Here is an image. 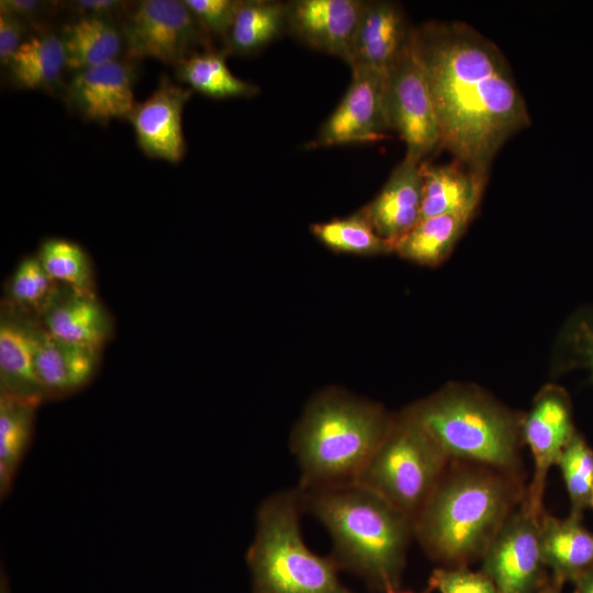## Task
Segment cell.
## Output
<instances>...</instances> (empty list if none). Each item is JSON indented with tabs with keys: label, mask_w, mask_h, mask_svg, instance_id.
<instances>
[{
	"label": "cell",
	"mask_w": 593,
	"mask_h": 593,
	"mask_svg": "<svg viewBox=\"0 0 593 593\" xmlns=\"http://www.w3.org/2000/svg\"><path fill=\"white\" fill-rule=\"evenodd\" d=\"M416 30L439 147L488 175L502 146L530 124L526 101L499 46L461 21Z\"/></svg>",
	"instance_id": "6da1fadb"
},
{
	"label": "cell",
	"mask_w": 593,
	"mask_h": 593,
	"mask_svg": "<svg viewBox=\"0 0 593 593\" xmlns=\"http://www.w3.org/2000/svg\"><path fill=\"white\" fill-rule=\"evenodd\" d=\"M296 492L300 506L328 530L339 568L356 572L376 589L398 588L414 534L412 518L357 481Z\"/></svg>",
	"instance_id": "7a4b0ae2"
},
{
	"label": "cell",
	"mask_w": 593,
	"mask_h": 593,
	"mask_svg": "<svg viewBox=\"0 0 593 593\" xmlns=\"http://www.w3.org/2000/svg\"><path fill=\"white\" fill-rule=\"evenodd\" d=\"M517 477L480 465L446 470L414 519L428 555L448 567L483 552L522 497Z\"/></svg>",
	"instance_id": "3957f363"
},
{
	"label": "cell",
	"mask_w": 593,
	"mask_h": 593,
	"mask_svg": "<svg viewBox=\"0 0 593 593\" xmlns=\"http://www.w3.org/2000/svg\"><path fill=\"white\" fill-rule=\"evenodd\" d=\"M392 419L380 406L339 391L320 394L292 437L301 468L300 488L357 481Z\"/></svg>",
	"instance_id": "277c9868"
},
{
	"label": "cell",
	"mask_w": 593,
	"mask_h": 593,
	"mask_svg": "<svg viewBox=\"0 0 593 593\" xmlns=\"http://www.w3.org/2000/svg\"><path fill=\"white\" fill-rule=\"evenodd\" d=\"M409 411L448 460L516 475L523 417L482 391L448 385Z\"/></svg>",
	"instance_id": "5b68a950"
},
{
	"label": "cell",
	"mask_w": 593,
	"mask_h": 593,
	"mask_svg": "<svg viewBox=\"0 0 593 593\" xmlns=\"http://www.w3.org/2000/svg\"><path fill=\"white\" fill-rule=\"evenodd\" d=\"M298 492L265 500L246 561L253 593H353L338 578L333 557H321L304 544L299 524Z\"/></svg>",
	"instance_id": "8992f818"
},
{
	"label": "cell",
	"mask_w": 593,
	"mask_h": 593,
	"mask_svg": "<svg viewBox=\"0 0 593 593\" xmlns=\"http://www.w3.org/2000/svg\"><path fill=\"white\" fill-rule=\"evenodd\" d=\"M448 458L409 410L391 426L357 482L414 519L444 473Z\"/></svg>",
	"instance_id": "52a82bcc"
},
{
	"label": "cell",
	"mask_w": 593,
	"mask_h": 593,
	"mask_svg": "<svg viewBox=\"0 0 593 593\" xmlns=\"http://www.w3.org/2000/svg\"><path fill=\"white\" fill-rule=\"evenodd\" d=\"M385 105L391 130L406 145L405 157L423 163L439 147V132L415 27L387 67Z\"/></svg>",
	"instance_id": "ba28073f"
},
{
	"label": "cell",
	"mask_w": 593,
	"mask_h": 593,
	"mask_svg": "<svg viewBox=\"0 0 593 593\" xmlns=\"http://www.w3.org/2000/svg\"><path fill=\"white\" fill-rule=\"evenodd\" d=\"M130 59L150 58L179 66L197 54L211 49L210 36L202 30L184 1L143 0L133 4L122 27Z\"/></svg>",
	"instance_id": "9c48e42d"
},
{
	"label": "cell",
	"mask_w": 593,
	"mask_h": 593,
	"mask_svg": "<svg viewBox=\"0 0 593 593\" xmlns=\"http://www.w3.org/2000/svg\"><path fill=\"white\" fill-rule=\"evenodd\" d=\"M539 519L523 499L483 552L482 571L497 593H534L547 580Z\"/></svg>",
	"instance_id": "30bf717a"
},
{
	"label": "cell",
	"mask_w": 593,
	"mask_h": 593,
	"mask_svg": "<svg viewBox=\"0 0 593 593\" xmlns=\"http://www.w3.org/2000/svg\"><path fill=\"white\" fill-rule=\"evenodd\" d=\"M351 82L309 147H332L383 139L391 130L385 105L387 70L351 69Z\"/></svg>",
	"instance_id": "8fae6325"
},
{
	"label": "cell",
	"mask_w": 593,
	"mask_h": 593,
	"mask_svg": "<svg viewBox=\"0 0 593 593\" xmlns=\"http://www.w3.org/2000/svg\"><path fill=\"white\" fill-rule=\"evenodd\" d=\"M577 433L571 401L559 387L545 388L523 417L522 436L534 460V473L524 496L528 508L538 517L544 513L542 500L548 472Z\"/></svg>",
	"instance_id": "7c38bea8"
},
{
	"label": "cell",
	"mask_w": 593,
	"mask_h": 593,
	"mask_svg": "<svg viewBox=\"0 0 593 593\" xmlns=\"http://www.w3.org/2000/svg\"><path fill=\"white\" fill-rule=\"evenodd\" d=\"M192 90L163 75L155 90L137 102L130 121L142 152L152 158L180 163L186 154L182 113Z\"/></svg>",
	"instance_id": "4fadbf2b"
},
{
	"label": "cell",
	"mask_w": 593,
	"mask_h": 593,
	"mask_svg": "<svg viewBox=\"0 0 593 593\" xmlns=\"http://www.w3.org/2000/svg\"><path fill=\"white\" fill-rule=\"evenodd\" d=\"M134 82L133 64L116 59L76 71L66 87V101L85 121L107 125L128 120L137 103Z\"/></svg>",
	"instance_id": "5bb4252c"
},
{
	"label": "cell",
	"mask_w": 593,
	"mask_h": 593,
	"mask_svg": "<svg viewBox=\"0 0 593 593\" xmlns=\"http://www.w3.org/2000/svg\"><path fill=\"white\" fill-rule=\"evenodd\" d=\"M365 2L360 0L287 2V30L307 46L349 64Z\"/></svg>",
	"instance_id": "9a60e30c"
},
{
	"label": "cell",
	"mask_w": 593,
	"mask_h": 593,
	"mask_svg": "<svg viewBox=\"0 0 593 593\" xmlns=\"http://www.w3.org/2000/svg\"><path fill=\"white\" fill-rule=\"evenodd\" d=\"M32 340L34 368L47 398L75 393L97 373L101 348L56 338L38 316L33 323Z\"/></svg>",
	"instance_id": "2e32d148"
},
{
	"label": "cell",
	"mask_w": 593,
	"mask_h": 593,
	"mask_svg": "<svg viewBox=\"0 0 593 593\" xmlns=\"http://www.w3.org/2000/svg\"><path fill=\"white\" fill-rule=\"evenodd\" d=\"M37 315L5 301L0 316V394L40 405L47 394L33 360V323Z\"/></svg>",
	"instance_id": "e0dca14e"
},
{
	"label": "cell",
	"mask_w": 593,
	"mask_h": 593,
	"mask_svg": "<svg viewBox=\"0 0 593 593\" xmlns=\"http://www.w3.org/2000/svg\"><path fill=\"white\" fill-rule=\"evenodd\" d=\"M419 165L404 157L378 195L361 210L377 234L393 245L421 220Z\"/></svg>",
	"instance_id": "ac0fdd59"
},
{
	"label": "cell",
	"mask_w": 593,
	"mask_h": 593,
	"mask_svg": "<svg viewBox=\"0 0 593 593\" xmlns=\"http://www.w3.org/2000/svg\"><path fill=\"white\" fill-rule=\"evenodd\" d=\"M41 322L58 339L97 348H102L113 333L111 314L94 293H80L61 284L41 314Z\"/></svg>",
	"instance_id": "d6986e66"
},
{
	"label": "cell",
	"mask_w": 593,
	"mask_h": 593,
	"mask_svg": "<svg viewBox=\"0 0 593 593\" xmlns=\"http://www.w3.org/2000/svg\"><path fill=\"white\" fill-rule=\"evenodd\" d=\"M412 26L401 7L392 1H366L353 43L348 66L387 67L404 45Z\"/></svg>",
	"instance_id": "ffe728a7"
},
{
	"label": "cell",
	"mask_w": 593,
	"mask_h": 593,
	"mask_svg": "<svg viewBox=\"0 0 593 593\" xmlns=\"http://www.w3.org/2000/svg\"><path fill=\"white\" fill-rule=\"evenodd\" d=\"M539 526L544 562L557 583L574 582L593 569V532L583 525L582 516L558 518L544 512Z\"/></svg>",
	"instance_id": "44dd1931"
},
{
	"label": "cell",
	"mask_w": 593,
	"mask_h": 593,
	"mask_svg": "<svg viewBox=\"0 0 593 593\" xmlns=\"http://www.w3.org/2000/svg\"><path fill=\"white\" fill-rule=\"evenodd\" d=\"M422 176L421 220L446 213L477 211L488 175L458 160L447 165H419Z\"/></svg>",
	"instance_id": "7402d4cb"
},
{
	"label": "cell",
	"mask_w": 593,
	"mask_h": 593,
	"mask_svg": "<svg viewBox=\"0 0 593 593\" xmlns=\"http://www.w3.org/2000/svg\"><path fill=\"white\" fill-rule=\"evenodd\" d=\"M5 68L11 83L20 89L56 91L67 68L60 35L44 30L29 35Z\"/></svg>",
	"instance_id": "603a6c76"
},
{
	"label": "cell",
	"mask_w": 593,
	"mask_h": 593,
	"mask_svg": "<svg viewBox=\"0 0 593 593\" xmlns=\"http://www.w3.org/2000/svg\"><path fill=\"white\" fill-rule=\"evenodd\" d=\"M67 68L80 71L119 59L124 46L122 31L112 19L79 16L60 33Z\"/></svg>",
	"instance_id": "cb8c5ba5"
},
{
	"label": "cell",
	"mask_w": 593,
	"mask_h": 593,
	"mask_svg": "<svg viewBox=\"0 0 593 593\" xmlns=\"http://www.w3.org/2000/svg\"><path fill=\"white\" fill-rule=\"evenodd\" d=\"M475 211L446 213L419 220L394 243L402 258L425 266H437L451 253Z\"/></svg>",
	"instance_id": "d4e9b609"
},
{
	"label": "cell",
	"mask_w": 593,
	"mask_h": 593,
	"mask_svg": "<svg viewBox=\"0 0 593 593\" xmlns=\"http://www.w3.org/2000/svg\"><path fill=\"white\" fill-rule=\"evenodd\" d=\"M287 31V2L271 0L239 1L225 38L227 53L251 55Z\"/></svg>",
	"instance_id": "484cf974"
},
{
	"label": "cell",
	"mask_w": 593,
	"mask_h": 593,
	"mask_svg": "<svg viewBox=\"0 0 593 593\" xmlns=\"http://www.w3.org/2000/svg\"><path fill=\"white\" fill-rule=\"evenodd\" d=\"M38 405L0 394V493L5 496L32 439Z\"/></svg>",
	"instance_id": "4316f807"
},
{
	"label": "cell",
	"mask_w": 593,
	"mask_h": 593,
	"mask_svg": "<svg viewBox=\"0 0 593 593\" xmlns=\"http://www.w3.org/2000/svg\"><path fill=\"white\" fill-rule=\"evenodd\" d=\"M227 52L204 49L177 66V78L191 90L214 99L249 98L259 92L251 82L237 78L226 64Z\"/></svg>",
	"instance_id": "83f0119b"
},
{
	"label": "cell",
	"mask_w": 593,
	"mask_h": 593,
	"mask_svg": "<svg viewBox=\"0 0 593 593\" xmlns=\"http://www.w3.org/2000/svg\"><path fill=\"white\" fill-rule=\"evenodd\" d=\"M36 256L57 283L80 293H94L92 264L78 243L49 237L41 243Z\"/></svg>",
	"instance_id": "f1b7e54d"
},
{
	"label": "cell",
	"mask_w": 593,
	"mask_h": 593,
	"mask_svg": "<svg viewBox=\"0 0 593 593\" xmlns=\"http://www.w3.org/2000/svg\"><path fill=\"white\" fill-rule=\"evenodd\" d=\"M312 234L338 253L377 255L393 251V244L377 234L361 210L350 216L315 223Z\"/></svg>",
	"instance_id": "f546056e"
},
{
	"label": "cell",
	"mask_w": 593,
	"mask_h": 593,
	"mask_svg": "<svg viewBox=\"0 0 593 593\" xmlns=\"http://www.w3.org/2000/svg\"><path fill=\"white\" fill-rule=\"evenodd\" d=\"M556 466L569 495L570 514L582 516L593 496V449L579 432L564 447Z\"/></svg>",
	"instance_id": "4dcf8cb0"
},
{
	"label": "cell",
	"mask_w": 593,
	"mask_h": 593,
	"mask_svg": "<svg viewBox=\"0 0 593 593\" xmlns=\"http://www.w3.org/2000/svg\"><path fill=\"white\" fill-rule=\"evenodd\" d=\"M37 256L23 258L15 267L8 286V302L37 316L45 311L59 288Z\"/></svg>",
	"instance_id": "1f68e13d"
},
{
	"label": "cell",
	"mask_w": 593,
	"mask_h": 593,
	"mask_svg": "<svg viewBox=\"0 0 593 593\" xmlns=\"http://www.w3.org/2000/svg\"><path fill=\"white\" fill-rule=\"evenodd\" d=\"M428 588L438 593H497L482 570L475 572L465 566L436 568L428 579Z\"/></svg>",
	"instance_id": "d6a6232c"
},
{
	"label": "cell",
	"mask_w": 593,
	"mask_h": 593,
	"mask_svg": "<svg viewBox=\"0 0 593 593\" xmlns=\"http://www.w3.org/2000/svg\"><path fill=\"white\" fill-rule=\"evenodd\" d=\"M202 30L226 38L240 0H183Z\"/></svg>",
	"instance_id": "836d02e7"
},
{
	"label": "cell",
	"mask_w": 593,
	"mask_h": 593,
	"mask_svg": "<svg viewBox=\"0 0 593 593\" xmlns=\"http://www.w3.org/2000/svg\"><path fill=\"white\" fill-rule=\"evenodd\" d=\"M567 340L575 359L593 378V310L580 313L567 332Z\"/></svg>",
	"instance_id": "e575fe53"
},
{
	"label": "cell",
	"mask_w": 593,
	"mask_h": 593,
	"mask_svg": "<svg viewBox=\"0 0 593 593\" xmlns=\"http://www.w3.org/2000/svg\"><path fill=\"white\" fill-rule=\"evenodd\" d=\"M27 23L0 12V63L7 67L27 36Z\"/></svg>",
	"instance_id": "d590c367"
},
{
	"label": "cell",
	"mask_w": 593,
	"mask_h": 593,
	"mask_svg": "<svg viewBox=\"0 0 593 593\" xmlns=\"http://www.w3.org/2000/svg\"><path fill=\"white\" fill-rule=\"evenodd\" d=\"M68 7L79 16H94L112 19L113 15L124 11L128 3L118 0H78L67 2Z\"/></svg>",
	"instance_id": "8d00e7d4"
},
{
	"label": "cell",
	"mask_w": 593,
	"mask_h": 593,
	"mask_svg": "<svg viewBox=\"0 0 593 593\" xmlns=\"http://www.w3.org/2000/svg\"><path fill=\"white\" fill-rule=\"evenodd\" d=\"M48 7L37 0H1L0 12L10 14L26 23L35 21Z\"/></svg>",
	"instance_id": "74e56055"
},
{
	"label": "cell",
	"mask_w": 593,
	"mask_h": 593,
	"mask_svg": "<svg viewBox=\"0 0 593 593\" xmlns=\"http://www.w3.org/2000/svg\"><path fill=\"white\" fill-rule=\"evenodd\" d=\"M573 583V593H593V569L583 573Z\"/></svg>",
	"instance_id": "f35d334b"
},
{
	"label": "cell",
	"mask_w": 593,
	"mask_h": 593,
	"mask_svg": "<svg viewBox=\"0 0 593 593\" xmlns=\"http://www.w3.org/2000/svg\"><path fill=\"white\" fill-rule=\"evenodd\" d=\"M561 586L551 578L547 579L534 593H561Z\"/></svg>",
	"instance_id": "ab89813d"
},
{
	"label": "cell",
	"mask_w": 593,
	"mask_h": 593,
	"mask_svg": "<svg viewBox=\"0 0 593 593\" xmlns=\"http://www.w3.org/2000/svg\"><path fill=\"white\" fill-rule=\"evenodd\" d=\"M0 593H10L7 578H1Z\"/></svg>",
	"instance_id": "60d3db41"
},
{
	"label": "cell",
	"mask_w": 593,
	"mask_h": 593,
	"mask_svg": "<svg viewBox=\"0 0 593 593\" xmlns=\"http://www.w3.org/2000/svg\"><path fill=\"white\" fill-rule=\"evenodd\" d=\"M383 593H414V592H412V591H402V590H398V588H395V589L385 590V591H383Z\"/></svg>",
	"instance_id": "b9f144b4"
},
{
	"label": "cell",
	"mask_w": 593,
	"mask_h": 593,
	"mask_svg": "<svg viewBox=\"0 0 593 593\" xmlns=\"http://www.w3.org/2000/svg\"><path fill=\"white\" fill-rule=\"evenodd\" d=\"M590 508L593 510V496H592V500H591V503H590Z\"/></svg>",
	"instance_id": "7bdbcfd3"
}]
</instances>
